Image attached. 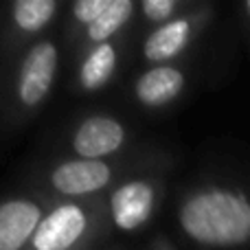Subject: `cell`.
Returning a JSON list of instances; mask_svg holds the SVG:
<instances>
[{
	"label": "cell",
	"instance_id": "obj_9",
	"mask_svg": "<svg viewBox=\"0 0 250 250\" xmlns=\"http://www.w3.org/2000/svg\"><path fill=\"white\" fill-rule=\"evenodd\" d=\"M53 200L38 189L13 191L0 198V250H26Z\"/></svg>",
	"mask_w": 250,
	"mask_h": 250
},
{
	"label": "cell",
	"instance_id": "obj_11",
	"mask_svg": "<svg viewBox=\"0 0 250 250\" xmlns=\"http://www.w3.org/2000/svg\"><path fill=\"white\" fill-rule=\"evenodd\" d=\"M125 38V35H123ZM123 38L104 42L77 55L75 66V90L79 95H97L105 90L121 68V57L125 53Z\"/></svg>",
	"mask_w": 250,
	"mask_h": 250
},
{
	"label": "cell",
	"instance_id": "obj_5",
	"mask_svg": "<svg viewBox=\"0 0 250 250\" xmlns=\"http://www.w3.org/2000/svg\"><path fill=\"white\" fill-rule=\"evenodd\" d=\"M171 167L169 154L132 171L105 195L108 222L114 233L134 235L154 222L167 198V171Z\"/></svg>",
	"mask_w": 250,
	"mask_h": 250
},
{
	"label": "cell",
	"instance_id": "obj_4",
	"mask_svg": "<svg viewBox=\"0 0 250 250\" xmlns=\"http://www.w3.org/2000/svg\"><path fill=\"white\" fill-rule=\"evenodd\" d=\"M110 230L105 195L57 200L44 213L26 250H99Z\"/></svg>",
	"mask_w": 250,
	"mask_h": 250
},
{
	"label": "cell",
	"instance_id": "obj_12",
	"mask_svg": "<svg viewBox=\"0 0 250 250\" xmlns=\"http://www.w3.org/2000/svg\"><path fill=\"white\" fill-rule=\"evenodd\" d=\"M138 16V2L134 0H112L110 7L88 26L82 33V38L77 40V44L73 46L75 57L82 55L83 51L97 46L104 42H112L117 38H123L127 26L136 20Z\"/></svg>",
	"mask_w": 250,
	"mask_h": 250
},
{
	"label": "cell",
	"instance_id": "obj_8",
	"mask_svg": "<svg viewBox=\"0 0 250 250\" xmlns=\"http://www.w3.org/2000/svg\"><path fill=\"white\" fill-rule=\"evenodd\" d=\"M208 18H211V9L204 2H195L193 9L182 13L180 18L149 29L141 42V60L147 66L178 64V60L185 57V53L202 33Z\"/></svg>",
	"mask_w": 250,
	"mask_h": 250
},
{
	"label": "cell",
	"instance_id": "obj_16",
	"mask_svg": "<svg viewBox=\"0 0 250 250\" xmlns=\"http://www.w3.org/2000/svg\"><path fill=\"white\" fill-rule=\"evenodd\" d=\"M244 11H246V16H248V20H250V0L244 4Z\"/></svg>",
	"mask_w": 250,
	"mask_h": 250
},
{
	"label": "cell",
	"instance_id": "obj_14",
	"mask_svg": "<svg viewBox=\"0 0 250 250\" xmlns=\"http://www.w3.org/2000/svg\"><path fill=\"white\" fill-rule=\"evenodd\" d=\"M193 4L195 0H141L138 2V18L149 31L180 18L182 13L193 9Z\"/></svg>",
	"mask_w": 250,
	"mask_h": 250
},
{
	"label": "cell",
	"instance_id": "obj_2",
	"mask_svg": "<svg viewBox=\"0 0 250 250\" xmlns=\"http://www.w3.org/2000/svg\"><path fill=\"white\" fill-rule=\"evenodd\" d=\"M160 156H165V151L151 145H138L117 158L88 160L75 156H57L35 167L29 185L31 189H38L53 202L104 198L125 176L158 160Z\"/></svg>",
	"mask_w": 250,
	"mask_h": 250
},
{
	"label": "cell",
	"instance_id": "obj_1",
	"mask_svg": "<svg viewBox=\"0 0 250 250\" xmlns=\"http://www.w3.org/2000/svg\"><path fill=\"white\" fill-rule=\"evenodd\" d=\"M178 233L200 250L250 246V189L208 178L189 185L176 202Z\"/></svg>",
	"mask_w": 250,
	"mask_h": 250
},
{
	"label": "cell",
	"instance_id": "obj_6",
	"mask_svg": "<svg viewBox=\"0 0 250 250\" xmlns=\"http://www.w3.org/2000/svg\"><path fill=\"white\" fill-rule=\"evenodd\" d=\"M68 156L75 158H117L136 145L134 129L125 119L112 112H86L79 114L68 127Z\"/></svg>",
	"mask_w": 250,
	"mask_h": 250
},
{
	"label": "cell",
	"instance_id": "obj_3",
	"mask_svg": "<svg viewBox=\"0 0 250 250\" xmlns=\"http://www.w3.org/2000/svg\"><path fill=\"white\" fill-rule=\"evenodd\" d=\"M4 83V119L9 127L33 119L53 95L62 66V42L44 35L9 62Z\"/></svg>",
	"mask_w": 250,
	"mask_h": 250
},
{
	"label": "cell",
	"instance_id": "obj_15",
	"mask_svg": "<svg viewBox=\"0 0 250 250\" xmlns=\"http://www.w3.org/2000/svg\"><path fill=\"white\" fill-rule=\"evenodd\" d=\"M147 250H176V248H173L171 244H169L167 239L163 237V235H158V237H156L154 242L149 244V248H147Z\"/></svg>",
	"mask_w": 250,
	"mask_h": 250
},
{
	"label": "cell",
	"instance_id": "obj_10",
	"mask_svg": "<svg viewBox=\"0 0 250 250\" xmlns=\"http://www.w3.org/2000/svg\"><path fill=\"white\" fill-rule=\"evenodd\" d=\"M189 75L180 64L147 66L129 86L132 101L147 112L167 110L187 92Z\"/></svg>",
	"mask_w": 250,
	"mask_h": 250
},
{
	"label": "cell",
	"instance_id": "obj_13",
	"mask_svg": "<svg viewBox=\"0 0 250 250\" xmlns=\"http://www.w3.org/2000/svg\"><path fill=\"white\" fill-rule=\"evenodd\" d=\"M112 0H77V2L68 4V16H66V35L64 42L70 44V48L77 44L82 33L110 7Z\"/></svg>",
	"mask_w": 250,
	"mask_h": 250
},
{
	"label": "cell",
	"instance_id": "obj_7",
	"mask_svg": "<svg viewBox=\"0 0 250 250\" xmlns=\"http://www.w3.org/2000/svg\"><path fill=\"white\" fill-rule=\"evenodd\" d=\"M60 0H13L0 31V53L4 64L13 62L26 46L42 40L64 11Z\"/></svg>",
	"mask_w": 250,
	"mask_h": 250
},
{
	"label": "cell",
	"instance_id": "obj_17",
	"mask_svg": "<svg viewBox=\"0 0 250 250\" xmlns=\"http://www.w3.org/2000/svg\"><path fill=\"white\" fill-rule=\"evenodd\" d=\"M99 250H101V248H99ZM104 250H119V248H117V246H110V248H104Z\"/></svg>",
	"mask_w": 250,
	"mask_h": 250
}]
</instances>
